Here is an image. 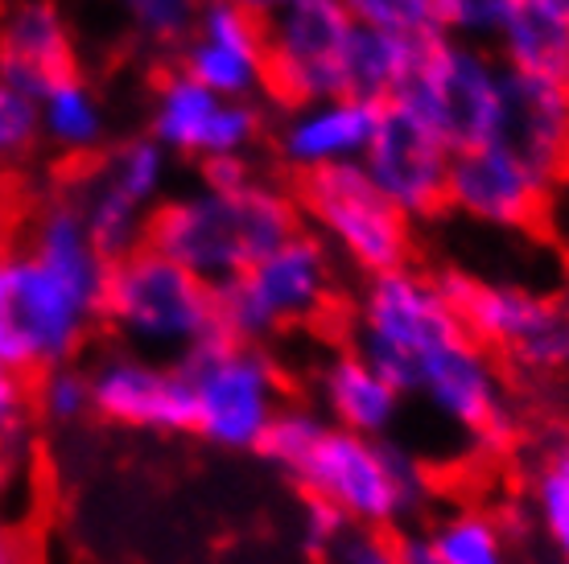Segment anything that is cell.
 <instances>
[{
  "instance_id": "cell-6",
  "label": "cell",
  "mask_w": 569,
  "mask_h": 564,
  "mask_svg": "<svg viewBox=\"0 0 569 564\" xmlns=\"http://www.w3.org/2000/svg\"><path fill=\"white\" fill-rule=\"evenodd\" d=\"M335 255L313 231H293L248 272L214 289V325L231 342L264 346L272 334L310 325L335 301Z\"/></svg>"
},
{
  "instance_id": "cell-39",
  "label": "cell",
  "mask_w": 569,
  "mask_h": 564,
  "mask_svg": "<svg viewBox=\"0 0 569 564\" xmlns=\"http://www.w3.org/2000/svg\"><path fill=\"white\" fill-rule=\"evenodd\" d=\"M0 564H29V552H26V544L0 523Z\"/></svg>"
},
{
  "instance_id": "cell-24",
  "label": "cell",
  "mask_w": 569,
  "mask_h": 564,
  "mask_svg": "<svg viewBox=\"0 0 569 564\" xmlns=\"http://www.w3.org/2000/svg\"><path fill=\"white\" fill-rule=\"evenodd\" d=\"M429 548L441 564H512L503 520L483 507H450L429 523Z\"/></svg>"
},
{
  "instance_id": "cell-18",
  "label": "cell",
  "mask_w": 569,
  "mask_h": 564,
  "mask_svg": "<svg viewBox=\"0 0 569 564\" xmlns=\"http://www.w3.org/2000/svg\"><path fill=\"white\" fill-rule=\"evenodd\" d=\"M194 83L223 99L257 103L264 91V26L231 9L228 0H202L194 29L182 42V67Z\"/></svg>"
},
{
  "instance_id": "cell-37",
  "label": "cell",
  "mask_w": 569,
  "mask_h": 564,
  "mask_svg": "<svg viewBox=\"0 0 569 564\" xmlns=\"http://www.w3.org/2000/svg\"><path fill=\"white\" fill-rule=\"evenodd\" d=\"M397 552H400V564H441L438 552L429 548L426 532H405V536H397Z\"/></svg>"
},
{
  "instance_id": "cell-32",
  "label": "cell",
  "mask_w": 569,
  "mask_h": 564,
  "mask_svg": "<svg viewBox=\"0 0 569 564\" xmlns=\"http://www.w3.org/2000/svg\"><path fill=\"white\" fill-rule=\"evenodd\" d=\"M508 13H512V0H433L438 33L455 42H496Z\"/></svg>"
},
{
  "instance_id": "cell-9",
  "label": "cell",
  "mask_w": 569,
  "mask_h": 564,
  "mask_svg": "<svg viewBox=\"0 0 569 564\" xmlns=\"http://www.w3.org/2000/svg\"><path fill=\"white\" fill-rule=\"evenodd\" d=\"M438 284L479 346L528 375L569 371V301L516 281H479L458 269L441 272Z\"/></svg>"
},
{
  "instance_id": "cell-10",
  "label": "cell",
  "mask_w": 569,
  "mask_h": 564,
  "mask_svg": "<svg viewBox=\"0 0 569 564\" xmlns=\"http://www.w3.org/2000/svg\"><path fill=\"white\" fill-rule=\"evenodd\" d=\"M298 211L330 255L363 276L397 272L413 260V223L388 202L359 165L298 178Z\"/></svg>"
},
{
  "instance_id": "cell-36",
  "label": "cell",
  "mask_w": 569,
  "mask_h": 564,
  "mask_svg": "<svg viewBox=\"0 0 569 564\" xmlns=\"http://www.w3.org/2000/svg\"><path fill=\"white\" fill-rule=\"evenodd\" d=\"M202 185H214V190H236V185H248L252 178H260L252 157H214V161H202Z\"/></svg>"
},
{
  "instance_id": "cell-27",
  "label": "cell",
  "mask_w": 569,
  "mask_h": 564,
  "mask_svg": "<svg viewBox=\"0 0 569 564\" xmlns=\"http://www.w3.org/2000/svg\"><path fill=\"white\" fill-rule=\"evenodd\" d=\"M528 503L545 548L553 552L557 564H569V429L545 445Z\"/></svg>"
},
{
  "instance_id": "cell-12",
  "label": "cell",
  "mask_w": 569,
  "mask_h": 564,
  "mask_svg": "<svg viewBox=\"0 0 569 564\" xmlns=\"http://www.w3.org/2000/svg\"><path fill=\"white\" fill-rule=\"evenodd\" d=\"M426 400L429 412L458 429L462 437L483 453H503L516 441V404L508 380L499 371L496 354L462 334L450 346H441L426 367L417 371L413 392Z\"/></svg>"
},
{
  "instance_id": "cell-16",
  "label": "cell",
  "mask_w": 569,
  "mask_h": 564,
  "mask_svg": "<svg viewBox=\"0 0 569 564\" xmlns=\"http://www.w3.org/2000/svg\"><path fill=\"white\" fill-rule=\"evenodd\" d=\"M450 149L433 128H426L400 103H385L380 128L371 137L359 170L371 185L397 207L409 223L433 219L446 211V182H450Z\"/></svg>"
},
{
  "instance_id": "cell-30",
  "label": "cell",
  "mask_w": 569,
  "mask_h": 564,
  "mask_svg": "<svg viewBox=\"0 0 569 564\" xmlns=\"http://www.w3.org/2000/svg\"><path fill=\"white\" fill-rule=\"evenodd\" d=\"M129 26L153 46H182L194 29L202 0H112Z\"/></svg>"
},
{
  "instance_id": "cell-33",
  "label": "cell",
  "mask_w": 569,
  "mask_h": 564,
  "mask_svg": "<svg viewBox=\"0 0 569 564\" xmlns=\"http://www.w3.org/2000/svg\"><path fill=\"white\" fill-rule=\"evenodd\" d=\"M38 141H42L38 99L0 79V161H21Z\"/></svg>"
},
{
  "instance_id": "cell-2",
  "label": "cell",
  "mask_w": 569,
  "mask_h": 564,
  "mask_svg": "<svg viewBox=\"0 0 569 564\" xmlns=\"http://www.w3.org/2000/svg\"><path fill=\"white\" fill-rule=\"evenodd\" d=\"M257 453L347 527L388 532L429 503V474L405 445L335 429L313 404H284Z\"/></svg>"
},
{
  "instance_id": "cell-14",
  "label": "cell",
  "mask_w": 569,
  "mask_h": 564,
  "mask_svg": "<svg viewBox=\"0 0 569 564\" xmlns=\"http://www.w3.org/2000/svg\"><path fill=\"white\" fill-rule=\"evenodd\" d=\"M91 416L112 429L173 437L190 433V383L182 363H166L153 354L112 346L91 367Z\"/></svg>"
},
{
  "instance_id": "cell-40",
  "label": "cell",
  "mask_w": 569,
  "mask_h": 564,
  "mask_svg": "<svg viewBox=\"0 0 569 564\" xmlns=\"http://www.w3.org/2000/svg\"><path fill=\"white\" fill-rule=\"evenodd\" d=\"M561 87H566V95H569V67H566V74H561Z\"/></svg>"
},
{
  "instance_id": "cell-15",
  "label": "cell",
  "mask_w": 569,
  "mask_h": 564,
  "mask_svg": "<svg viewBox=\"0 0 569 564\" xmlns=\"http://www.w3.org/2000/svg\"><path fill=\"white\" fill-rule=\"evenodd\" d=\"M264 132L257 103L223 99L194 83L186 71H170L149 103V137L170 157L214 161V157H248Z\"/></svg>"
},
{
  "instance_id": "cell-5",
  "label": "cell",
  "mask_w": 569,
  "mask_h": 564,
  "mask_svg": "<svg viewBox=\"0 0 569 564\" xmlns=\"http://www.w3.org/2000/svg\"><path fill=\"white\" fill-rule=\"evenodd\" d=\"M462 334L467 330L458 322L450 296L441 293L438 276L413 264L368 276L359 289L351 351L371 371H380L400 395L413 392L417 371Z\"/></svg>"
},
{
  "instance_id": "cell-23",
  "label": "cell",
  "mask_w": 569,
  "mask_h": 564,
  "mask_svg": "<svg viewBox=\"0 0 569 564\" xmlns=\"http://www.w3.org/2000/svg\"><path fill=\"white\" fill-rule=\"evenodd\" d=\"M38 120H42V137L62 153H91L108 137V108L83 74L58 79L50 91H42Z\"/></svg>"
},
{
  "instance_id": "cell-38",
  "label": "cell",
  "mask_w": 569,
  "mask_h": 564,
  "mask_svg": "<svg viewBox=\"0 0 569 564\" xmlns=\"http://www.w3.org/2000/svg\"><path fill=\"white\" fill-rule=\"evenodd\" d=\"M231 9H240V13H248V17H257L260 26H269L272 17H281V13H289L293 4H301V0H228Z\"/></svg>"
},
{
  "instance_id": "cell-26",
  "label": "cell",
  "mask_w": 569,
  "mask_h": 564,
  "mask_svg": "<svg viewBox=\"0 0 569 564\" xmlns=\"http://www.w3.org/2000/svg\"><path fill=\"white\" fill-rule=\"evenodd\" d=\"M96 173H100L112 190H120L129 202H137L141 211L153 214L157 207L166 202V190H170L173 157L144 132V137H132V141L116 144L112 153L96 165Z\"/></svg>"
},
{
  "instance_id": "cell-35",
  "label": "cell",
  "mask_w": 569,
  "mask_h": 564,
  "mask_svg": "<svg viewBox=\"0 0 569 564\" xmlns=\"http://www.w3.org/2000/svg\"><path fill=\"white\" fill-rule=\"evenodd\" d=\"M342 532H347V520H342L335 507L318 503V498H306V503H301V540H306L310 552L327 556V552L339 544Z\"/></svg>"
},
{
  "instance_id": "cell-11",
  "label": "cell",
  "mask_w": 569,
  "mask_h": 564,
  "mask_svg": "<svg viewBox=\"0 0 569 564\" xmlns=\"http://www.w3.org/2000/svg\"><path fill=\"white\" fill-rule=\"evenodd\" d=\"M356 21L342 0H301L264 26V91L281 108L347 95Z\"/></svg>"
},
{
  "instance_id": "cell-29",
  "label": "cell",
  "mask_w": 569,
  "mask_h": 564,
  "mask_svg": "<svg viewBox=\"0 0 569 564\" xmlns=\"http://www.w3.org/2000/svg\"><path fill=\"white\" fill-rule=\"evenodd\" d=\"M33 409H38V421L54 424V429H71L83 416H91V383H87V371L74 367V363L42 371L33 380Z\"/></svg>"
},
{
  "instance_id": "cell-31",
  "label": "cell",
  "mask_w": 569,
  "mask_h": 564,
  "mask_svg": "<svg viewBox=\"0 0 569 564\" xmlns=\"http://www.w3.org/2000/svg\"><path fill=\"white\" fill-rule=\"evenodd\" d=\"M351 21L363 29H385L405 38H441L433 21V0H342Z\"/></svg>"
},
{
  "instance_id": "cell-21",
  "label": "cell",
  "mask_w": 569,
  "mask_h": 564,
  "mask_svg": "<svg viewBox=\"0 0 569 564\" xmlns=\"http://www.w3.org/2000/svg\"><path fill=\"white\" fill-rule=\"evenodd\" d=\"M503 141L541 165L557 185L569 178V95L561 79L508 71V132Z\"/></svg>"
},
{
  "instance_id": "cell-17",
  "label": "cell",
  "mask_w": 569,
  "mask_h": 564,
  "mask_svg": "<svg viewBox=\"0 0 569 564\" xmlns=\"http://www.w3.org/2000/svg\"><path fill=\"white\" fill-rule=\"evenodd\" d=\"M385 103L359 95H335L301 108H284L281 124L272 132V149L289 173L310 178L339 165H359L371 137L380 128Z\"/></svg>"
},
{
  "instance_id": "cell-7",
  "label": "cell",
  "mask_w": 569,
  "mask_h": 564,
  "mask_svg": "<svg viewBox=\"0 0 569 564\" xmlns=\"http://www.w3.org/2000/svg\"><path fill=\"white\" fill-rule=\"evenodd\" d=\"M190 383V433L223 453L260 450L284 400V371L264 346L214 334L182 359Z\"/></svg>"
},
{
  "instance_id": "cell-28",
  "label": "cell",
  "mask_w": 569,
  "mask_h": 564,
  "mask_svg": "<svg viewBox=\"0 0 569 564\" xmlns=\"http://www.w3.org/2000/svg\"><path fill=\"white\" fill-rule=\"evenodd\" d=\"M38 445V409L33 380L0 367V491L26 479Z\"/></svg>"
},
{
  "instance_id": "cell-4",
  "label": "cell",
  "mask_w": 569,
  "mask_h": 564,
  "mask_svg": "<svg viewBox=\"0 0 569 564\" xmlns=\"http://www.w3.org/2000/svg\"><path fill=\"white\" fill-rule=\"evenodd\" d=\"M103 322L120 346L166 363H182L202 342L219 334L214 325V289L190 276L182 264L166 260L141 243L137 252L112 260Z\"/></svg>"
},
{
  "instance_id": "cell-3",
  "label": "cell",
  "mask_w": 569,
  "mask_h": 564,
  "mask_svg": "<svg viewBox=\"0 0 569 564\" xmlns=\"http://www.w3.org/2000/svg\"><path fill=\"white\" fill-rule=\"evenodd\" d=\"M293 231H301L298 198L269 178H252L236 190L199 182L166 194L149 219L144 243L182 264L202 284L219 289L252 269L260 255H269Z\"/></svg>"
},
{
  "instance_id": "cell-13",
  "label": "cell",
  "mask_w": 569,
  "mask_h": 564,
  "mask_svg": "<svg viewBox=\"0 0 569 564\" xmlns=\"http://www.w3.org/2000/svg\"><path fill=\"white\" fill-rule=\"evenodd\" d=\"M557 182L508 141L450 157L446 207L491 231H532L553 207Z\"/></svg>"
},
{
  "instance_id": "cell-20",
  "label": "cell",
  "mask_w": 569,
  "mask_h": 564,
  "mask_svg": "<svg viewBox=\"0 0 569 564\" xmlns=\"http://www.w3.org/2000/svg\"><path fill=\"white\" fill-rule=\"evenodd\" d=\"M313 400H318L313 409L335 429H347L359 437H392L405 409V395L380 371H371L356 351L330 354L313 371Z\"/></svg>"
},
{
  "instance_id": "cell-22",
  "label": "cell",
  "mask_w": 569,
  "mask_h": 564,
  "mask_svg": "<svg viewBox=\"0 0 569 564\" xmlns=\"http://www.w3.org/2000/svg\"><path fill=\"white\" fill-rule=\"evenodd\" d=\"M433 38H405V33H385V29L356 26L351 42V79L347 95L371 99V103H392L413 79L417 62Z\"/></svg>"
},
{
  "instance_id": "cell-19",
  "label": "cell",
  "mask_w": 569,
  "mask_h": 564,
  "mask_svg": "<svg viewBox=\"0 0 569 564\" xmlns=\"http://www.w3.org/2000/svg\"><path fill=\"white\" fill-rule=\"evenodd\" d=\"M79 74L74 38L54 0H26L0 26V79L21 87L26 95H42L58 79Z\"/></svg>"
},
{
  "instance_id": "cell-34",
  "label": "cell",
  "mask_w": 569,
  "mask_h": 564,
  "mask_svg": "<svg viewBox=\"0 0 569 564\" xmlns=\"http://www.w3.org/2000/svg\"><path fill=\"white\" fill-rule=\"evenodd\" d=\"M330 564H400L397 536L388 532H368V527H347L339 544L327 552Z\"/></svg>"
},
{
  "instance_id": "cell-25",
  "label": "cell",
  "mask_w": 569,
  "mask_h": 564,
  "mask_svg": "<svg viewBox=\"0 0 569 564\" xmlns=\"http://www.w3.org/2000/svg\"><path fill=\"white\" fill-rule=\"evenodd\" d=\"M74 202H79V211H83V223H87V231H91L96 248H100L108 260H120V255L137 252L144 243V231H149V219H153V214L141 211L137 202H129L120 190H112L100 173H91V178L79 185Z\"/></svg>"
},
{
  "instance_id": "cell-8",
  "label": "cell",
  "mask_w": 569,
  "mask_h": 564,
  "mask_svg": "<svg viewBox=\"0 0 569 564\" xmlns=\"http://www.w3.org/2000/svg\"><path fill=\"white\" fill-rule=\"evenodd\" d=\"M392 103L433 128L450 153L496 144L508 132V67L483 46L433 38Z\"/></svg>"
},
{
  "instance_id": "cell-1",
  "label": "cell",
  "mask_w": 569,
  "mask_h": 564,
  "mask_svg": "<svg viewBox=\"0 0 569 564\" xmlns=\"http://www.w3.org/2000/svg\"><path fill=\"white\" fill-rule=\"evenodd\" d=\"M108 272L79 202H46L26 248H0V367L38 380L74 363L103 322Z\"/></svg>"
}]
</instances>
